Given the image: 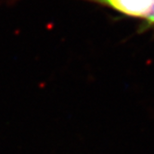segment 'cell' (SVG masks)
<instances>
[{
  "instance_id": "6da1fadb",
  "label": "cell",
  "mask_w": 154,
  "mask_h": 154,
  "mask_svg": "<svg viewBox=\"0 0 154 154\" xmlns=\"http://www.w3.org/2000/svg\"><path fill=\"white\" fill-rule=\"evenodd\" d=\"M141 21L140 32L154 31V0H85Z\"/></svg>"
}]
</instances>
